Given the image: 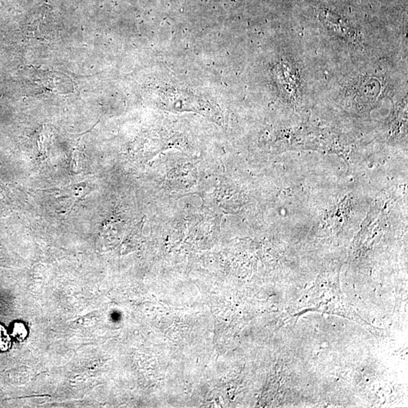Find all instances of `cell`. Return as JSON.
I'll list each match as a JSON object with an SVG mask.
<instances>
[{"mask_svg": "<svg viewBox=\"0 0 408 408\" xmlns=\"http://www.w3.org/2000/svg\"><path fill=\"white\" fill-rule=\"evenodd\" d=\"M13 336L17 340L24 341L28 336V329L23 323L17 322L15 323L13 329Z\"/></svg>", "mask_w": 408, "mask_h": 408, "instance_id": "6da1fadb", "label": "cell"}, {"mask_svg": "<svg viewBox=\"0 0 408 408\" xmlns=\"http://www.w3.org/2000/svg\"><path fill=\"white\" fill-rule=\"evenodd\" d=\"M12 340L3 325L0 324V351H7L11 347Z\"/></svg>", "mask_w": 408, "mask_h": 408, "instance_id": "7a4b0ae2", "label": "cell"}]
</instances>
